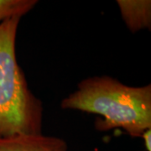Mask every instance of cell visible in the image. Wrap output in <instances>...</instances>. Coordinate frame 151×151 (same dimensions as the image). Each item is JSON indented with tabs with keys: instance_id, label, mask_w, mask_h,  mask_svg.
Instances as JSON below:
<instances>
[{
	"instance_id": "1",
	"label": "cell",
	"mask_w": 151,
	"mask_h": 151,
	"mask_svg": "<svg viewBox=\"0 0 151 151\" xmlns=\"http://www.w3.org/2000/svg\"><path fill=\"white\" fill-rule=\"evenodd\" d=\"M60 107L100 115L103 119L96 123L100 131L122 128L132 137H141L151 129L150 84L134 87L110 76L86 78Z\"/></svg>"
},
{
	"instance_id": "2",
	"label": "cell",
	"mask_w": 151,
	"mask_h": 151,
	"mask_svg": "<svg viewBox=\"0 0 151 151\" xmlns=\"http://www.w3.org/2000/svg\"><path fill=\"white\" fill-rule=\"evenodd\" d=\"M20 18L0 24V139L39 134L42 129V103L33 94L19 65L15 52Z\"/></svg>"
},
{
	"instance_id": "3",
	"label": "cell",
	"mask_w": 151,
	"mask_h": 151,
	"mask_svg": "<svg viewBox=\"0 0 151 151\" xmlns=\"http://www.w3.org/2000/svg\"><path fill=\"white\" fill-rule=\"evenodd\" d=\"M0 151H67L65 141L57 137L20 134L0 139Z\"/></svg>"
},
{
	"instance_id": "4",
	"label": "cell",
	"mask_w": 151,
	"mask_h": 151,
	"mask_svg": "<svg viewBox=\"0 0 151 151\" xmlns=\"http://www.w3.org/2000/svg\"><path fill=\"white\" fill-rule=\"evenodd\" d=\"M117 4L127 27L133 33L150 28L151 2L150 0H118Z\"/></svg>"
},
{
	"instance_id": "5",
	"label": "cell",
	"mask_w": 151,
	"mask_h": 151,
	"mask_svg": "<svg viewBox=\"0 0 151 151\" xmlns=\"http://www.w3.org/2000/svg\"><path fill=\"white\" fill-rule=\"evenodd\" d=\"M37 3L36 0H0V24L11 18H21Z\"/></svg>"
},
{
	"instance_id": "6",
	"label": "cell",
	"mask_w": 151,
	"mask_h": 151,
	"mask_svg": "<svg viewBox=\"0 0 151 151\" xmlns=\"http://www.w3.org/2000/svg\"><path fill=\"white\" fill-rule=\"evenodd\" d=\"M145 141V146L147 151H151V129L145 130L141 136Z\"/></svg>"
}]
</instances>
